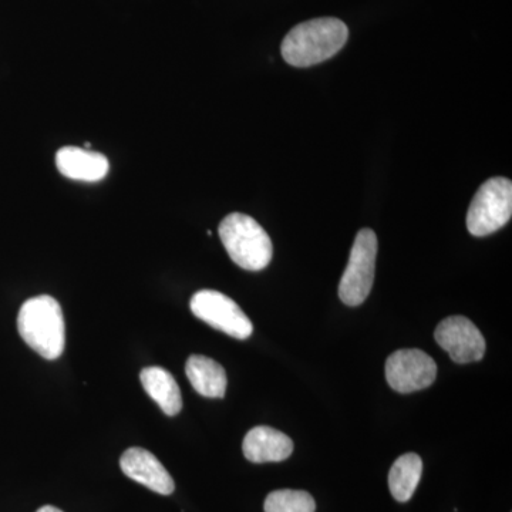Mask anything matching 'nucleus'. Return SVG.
Instances as JSON below:
<instances>
[{
  "instance_id": "f8f14e48",
  "label": "nucleus",
  "mask_w": 512,
  "mask_h": 512,
  "mask_svg": "<svg viewBox=\"0 0 512 512\" xmlns=\"http://www.w3.org/2000/svg\"><path fill=\"white\" fill-rule=\"evenodd\" d=\"M185 375L195 392L208 399H222L227 392V373L220 363L210 357L202 355L188 357Z\"/></svg>"
},
{
  "instance_id": "0eeeda50",
  "label": "nucleus",
  "mask_w": 512,
  "mask_h": 512,
  "mask_svg": "<svg viewBox=\"0 0 512 512\" xmlns=\"http://www.w3.org/2000/svg\"><path fill=\"white\" fill-rule=\"evenodd\" d=\"M436 377V362L423 350H397L387 359V383L396 392H419L436 382Z\"/></svg>"
},
{
  "instance_id": "6e6552de",
  "label": "nucleus",
  "mask_w": 512,
  "mask_h": 512,
  "mask_svg": "<svg viewBox=\"0 0 512 512\" xmlns=\"http://www.w3.org/2000/svg\"><path fill=\"white\" fill-rule=\"evenodd\" d=\"M434 338L440 348L446 350L448 356L458 365L478 362L485 355L483 333L464 316H451L444 319L437 326Z\"/></svg>"
},
{
  "instance_id": "dca6fc26",
  "label": "nucleus",
  "mask_w": 512,
  "mask_h": 512,
  "mask_svg": "<svg viewBox=\"0 0 512 512\" xmlns=\"http://www.w3.org/2000/svg\"><path fill=\"white\" fill-rule=\"evenodd\" d=\"M36 512H63L59 510V508L53 507V505H45V507L40 508Z\"/></svg>"
},
{
  "instance_id": "423d86ee",
  "label": "nucleus",
  "mask_w": 512,
  "mask_h": 512,
  "mask_svg": "<svg viewBox=\"0 0 512 512\" xmlns=\"http://www.w3.org/2000/svg\"><path fill=\"white\" fill-rule=\"evenodd\" d=\"M191 312L208 323L211 328L227 333L238 340L248 339L254 332L251 320L239 308L238 303L232 301L224 293L204 289L192 296Z\"/></svg>"
},
{
  "instance_id": "9b49d317",
  "label": "nucleus",
  "mask_w": 512,
  "mask_h": 512,
  "mask_svg": "<svg viewBox=\"0 0 512 512\" xmlns=\"http://www.w3.org/2000/svg\"><path fill=\"white\" fill-rule=\"evenodd\" d=\"M242 451L251 463H278L291 457L293 441L282 431L258 426L248 431Z\"/></svg>"
},
{
  "instance_id": "f03ea898",
  "label": "nucleus",
  "mask_w": 512,
  "mask_h": 512,
  "mask_svg": "<svg viewBox=\"0 0 512 512\" xmlns=\"http://www.w3.org/2000/svg\"><path fill=\"white\" fill-rule=\"evenodd\" d=\"M19 335L29 348L47 360L62 356L66 328L62 306L49 295L35 296L23 303L18 315Z\"/></svg>"
},
{
  "instance_id": "f257e3e1",
  "label": "nucleus",
  "mask_w": 512,
  "mask_h": 512,
  "mask_svg": "<svg viewBox=\"0 0 512 512\" xmlns=\"http://www.w3.org/2000/svg\"><path fill=\"white\" fill-rule=\"evenodd\" d=\"M348 26L335 18L308 20L285 36L281 52L295 67L315 66L330 59L348 42Z\"/></svg>"
},
{
  "instance_id": "39448f33",
  "label": "nucleus",
  "mask_w": 512,
  "mask_h": 512,
  "mask_svg": "<svg viewBox=\"0 0 512 512\" xmlns=\"http://www.w3.org/2000/svg\"><path fill=\"white\" fill-rule=\"evenodd\" d=\"M376 256L375 231L365 228L357 232L348 266L339 284V298L345 305L359 306L366 301L375 281Z\"/></svg>"
},
{
  "instance_id": "2eb2a0df",
  "label": "nucleus",
  "mask_w": 512,
  "mask_h": 512,
  "mask_svg": "<svg viewBox=\"0 0 512 512\" xmlns=\"http://www.w3.org/2000/svg\"><path fill=\"white\" fill-rule=\"evenodd\" d=\"M265 512H315L316 504L306 491L278 490L266 497Z\"/></svg>"
},
{
  "instance_id": "9d476101",
  "label": "nucleus",
  "mask_w": 512,
  "mask_h": 512,
  "mask_svg": "<svg viewBox=\"0 0 512 512\" xmlns=\"http://www.w3.org/2000/svg\"><path fill=\"white\" fill-rule=\"evenodd\" d=\"M56 165L59 173L70 180L96 183L109 174V160L103 154L79 147H63L57 151Z\"/></svg>"
},
{
  "instance_id": "7ed1b4c3",
  "label": "nucleus",
  "mask_w": 512,
  "mask_h": 512,
  "mask_svg": "<svg viewBox=\"0 0 512 512\" xmlns=\"http://www.w3.org/2000/svg\"><path fill=\"white\" fill-rule=\"evenodd\" d=\"M218 232L229 258L242 269L258 272L271 264V238L254 218L234 212L222 220Z\"/></svg>"
},
{
  "instance_id": "1a4fd4ad",
  "label": "nucleus",
  "mask_w": 512,
  "mask_h": 512,
  "mask_svg": "<svg viewBox=\"0 0 512 512\" xmlns=\"http://www.w3.org/2000/svg\"><path fill=\"white\" fill-rule=\"evenodd\" d=\"M120 467L128 478L161 495L174 493L175 484L160 460L150 451L131 447L120 458Z\"/></svg>"
},
{
  "instance_id": "20e7f679",
  "label": "nucleus",
  "mask_w": 512,
  "mask_h": 512,
  "mask_svg": "<svg viewBox=\"0 0 512 512\" xmlns=\"http://www.w3.org/2000/svg\"><path fill=\"white\" fill-rule=\"evenodd\" d=\"M511 215V181L503 177L490 178L471 201L467 228L474 237H487L507 225Z\"/></svg>"
},
{
  "instance_id": "4468645a",
  "label": "nucleus",
  "mask_w": 512,
  "mask_h": 512,
  "mask_svg": "<svg viewBox=\"0 0 512 512\" xmlns=\"http://www.w3.org/2000/svg\"><path fill=\"white\" fill-rule=\"evenodd\" d=\"M423 474V461L417 454H403L390 468L389 488L394 500L407 503L413 497Z\"/></svg>"
},
{
  "instance_id": "ddd939ff",
  "label": "nucleus",
  "mask_w": 512,
  "mask_h": 512,
  "mask_svg": "<svg viewBox=\"0 0 512 512\" xmlns=\"http://www.w3.org/2000/svg\"><path fill=\"white\" fill-rule=\"evenodd\" d=\"M140 380L148 396L167 416H177L183 409V396L173 375L163 367L151 366L141 370Z\"/></svg>"
}]
</instances>
